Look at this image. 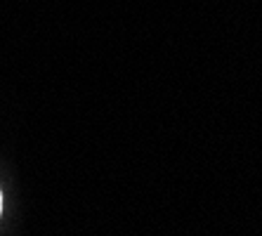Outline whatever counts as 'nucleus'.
<instances>
[{"instance_id": "nucleus-1", "label": "nucleus", "mask_w": 262, "mask_h": 236, "mask_svg": "<svg viewBox=\"0 0 262 236\" xmlns=\"http://www.w3.org/2000/svg\"><path fill=\"white\" fill-rule=\"evenodd\" d=\"M0 210H3V196H0Z\"/></svg>"}]
</instances>
